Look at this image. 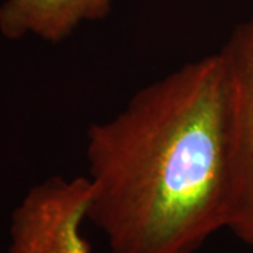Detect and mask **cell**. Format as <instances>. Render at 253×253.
<instances>
[{
    "instance_id": "cell-1",
    "label": "cell",
    "mask_w": 253,
    "mask_h": 253,
    "mask_svg": "<svg viewBox=\"0 0 253 253\" xmlns=\"http://www.w3.org/2000/svg\"><path fill=\"white\" fill-rule=\"evenodd\" d=\"M87 219L111 253H196L232 211L231 86L221 52L136 91L86 136Z\"/></svg>"
},
{
    "instance_id": "cell-2",
    "label": "cell",
    "mask_w": 253,
    "mask_h": 253,
    "mask_svg": "<svg viewBox=\"0 0 253 253\" xmlns=\"http://www.w3.org/2000/svg\"><path fill=\"white\" fill-rule=\"evenodd\" d=\"M89 201L86 176H51L33 186L11 212L9 253H91L82 231Z\"/></svg>"
},
{
    "instance_id": "cell-3",
    "label": "cell",
    "mask_w": 253,
    "mask_h": 253,
    "mask_svg": "<svg viewBox=\"0 0 253 253\" xmlns=\"http://www.w3.org/2000/svg\"><path fill=\"white\" fill-rule=\"evenodd\" d=\"M231 86L234 197L228 229L253 249V16L219 49Z\"/></svg>"
},
{
    "instance_id": "cell-4",
    "label": "cell",
    "mask_w": 253,
    "mask_h": 253,
    "mask_svg": "<svg viewBox=\"0 0 253 253\" xmlns=\"http://www.w3.org/2000/svg\"><path fill=\"white\" fill-rule=\"evenodd\" d=\"M114 0H4L0 34L9 40L37 37L58 44L83 23L106 18Z\"/></svg>"
}]
</instances>
